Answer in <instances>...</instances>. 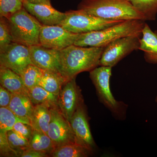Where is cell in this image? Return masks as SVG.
Segmentation results:
<instances>
[{
    "label": "cell",
    "mask_w": 157,
    "mask_h": 157,
    "mask_svg": "<svg viewBox=\"0 0 157 157\" xmlns=\"http://www.w3.org/2000/svg\"><path fill=\"white\" fill-rule=\"evenodd\" d=\"M105 47L73 45L60 51L61 73L68 81L82 72L94 70L99 66Z\"/></svg>",
    "instance_id": "obj_1"
},
{
    "label": "cell",
    "mask_w": 157,
    "mask_h": 157,
    "mask_svg": "<svg viewBox=\"0 0 157 157\" xmlns=\"http://www.w3.org/2000/svg\"><path fill=\"white\" fill-rule=\"evenodd\" d=\"M144 22L139 20L124 21L100 30L80 34L74 45L82 47H105L121 38L140 37Z\"/></svg>",
    "instance_id": "obj_2"
},
{
    "label": "cell",
    "mask_w": 157,
    "mask_h": 157,
    "mask_svg": "<svg viewBox=\"0 0 157 157\" xmlns=\"http://www.w3.org/2000/svg\"><path fill=\"white\" fill-rule=\"evenodd\" d=\"M77 8L104 19L146 21L128 0H82Z\"/></svg>",
    "instance_id": "obj_3"
},
{
    "label": "cell",
    "mask_w": 157,
    "mask_h": 157,
    "mask_svg": "<svg viewBox=\"0 0 157 157\" xmlns=\"http://www.w3.org/2000/svg\"><path fill=\"white\" fill-rule=\"evenodd\" d=\"M112 67L100 66L90 72V77L95 87L99 100L111 112L116 119L124 121L126 117L128 104L116 100L110 90Z\"/></svg>",
    "instance_id": "obj_4"
},
{
    "label": "cell",
    "mask_w": 157,
    "mask_h": 157,
    "mask_svg": "<svg viewBox=\"0 0 157 157\" xmlns=\"http://www.w3.org/2000/svg\"><path fill=\"white\" fill-rule=\"evenodd\" d=\"M7 19L13 42L28 47L40 45L39 36L42 25L24 7Z\"/></svg>",
    "instance_id": "obj_5"
},
{
    "label": "cell",
    "mask_w": 157,
    "mask_h": 157,
    "mask_svg": "<svg viewBox=\"0 0 157 157\" xmlns=\"http://www.w3.org/2000/svg\"><path fill=\"white\" fill-rule=\"evenodd\" d=\"M65 13L66 18L60 25L67 30L76 34L100 30L123 21L103 19L79 9L69 10Z\"/></svg>",
    "instance_id": "obj_6"
},
{
    "label": "cell",
    "mask_w": 157,
    "mask_h": 157,
    "mask_svg": "<svg viewBox=\"0 0 157 157\" xmlns=\"http://www.w3.org/2000/svg\"><path fill=\"white\" fill-rule=\"evenodd\" d=\"M140 37L128 36L118 39L104 48L99 66L113 67L135 50H139Z\"/></svg>",
    "instance_id": "obj_7"
},
{
    "label": "cell",
    "mask_w": 157,
    "mask_h": 157,
    "mask_svg": "<svg viewBox=\"0 0 157 157\" xmlns=\"http://www.w3.org/2000/svg\"><path fill=\"white\" fill-rule=\"evenodd\" d=\"M79 35L71 33L60 25H42L39 42L43 47L60 51L74 45Z\"/></svg>",
    "instance_id": "obj_8"
},
{
    "label": "cell",
    "mask_w": 157,
    "mask_h": 157,
    "mask_svg": "<svg viewBox=\"0 0 157 157\" xmlns=\"http://www.w3.org/2000/svg\"><path fill=\"white\" fill-rule=\"evenodd\" d=\"M31 64L29 47L22 44L12 42L0 52V66L9 68L20 75Z\"/></svg>",
    "instance_id": "obj_9"
},
{
    "label": "cell",
    "mask_w": 157,
    "mask_h": 157,
    "mask_svg": "<svg viewBox=\"0 0 157 157\" xmlns=\"http://www.w3.org/2000/svg\"><path fill=\"white\" fill-rule=\"evenodd\" d=\"M51 120L47 135L57 147L71 143H76L75 135L68 121L62 114L58 107L50 108Z\"/></svg>",
    "instance_id": "obj_10"
},
{
    "label": "cell",
    "mask_w": 157,
    "mask_h": 157,
    "mask_svg": "<svg viewBox=\"0 0 157 157\" xmlns=\"http://www.w3.org/2000/svg\"><path fill=\"white\" fill-rule=\"evenodd\" d=\"M83 101L81 90L76 83V77L68 80L62 87L59 95L58 106L65 118L70 119Z\"/></svg>",
    "instance_id": "obj_11"
},
{
    "label": "cell",
    "mask_w": 157,
    "mask_h": 157,
    "mask_svg": "<svg viewBox=\"0 0 157 157\" xmlns=\"http://www.w3.org/2000/svg\"><path fill=\"white\" fill-rule=\"evenodd\" d=\"M70 123L75 135L76 143L93 151L95 144L90 129L83 101L76 109L70 119Z\"/></svg>",
    "instance_id": "obj_12"
},
{
    "label": "cell",
    "mask_w": 157,
    "mask_h": 157,
    "mask_svg": "<svg viewBox=\"0 0 157 157\" xmlns=\"http://www.w3.org/2000/svg\"><path fill=\"white\" fill-rule=\"evenodd\" d=\"M32 64L41 70L60 73L59 51L35 45L29 47Z\"/></svg>",
    "instance_id": "obj_13"
},
{
    "label": "cell",
    "mask_w": 157,
    "mask_h": 157,
    "mask_svg": "<svg viewBox=\"0 0 157 157\" xmlns=\"http://www.w3.org/2000/svg\"><path fill=\"white\" fill-rule=\"evenodd\" d=\"M24 8L43 25H60L66 18V13L58 11L52 6L34 4L23 0Z\"/></svg>",
    "instance_id": "obj_14"
},
{
    "label": "cell",
    "mask_w": 157,
    "mask_h": 157,
    "mask_svg": "<svg viewBox=\"0 0 157 157\" xmlns=\"http://www.w3.org/2000/svg\"><path fill=\"white\" fill-rule=\"evenodd\" d=\"M141 36L139 39V50L144 52V56L147 63L157 64V30L153 31L145 23Z\"/></svg>",
    "instance_id": "obj_15"
},
{
    "label": "cell",
    "mask_w": 157,
    "mask_h": 157,
    "mask_svg": "<svg viewBox=\"0 0 157 157\" xmlns=\"http://www.w3.org/2000/svg\"><path fill=\"white\" fill-rule=\"evenodd\" d=\"M0 83L12 94H29V90L26 87L20 75L2 66H0Z\"/></svg>",
    "instance_id": "obj_16"
},
{
    "label": "cell",
    "mask_w": 157,
    "mask_h": 157,
    "mask_svg": "<svg viewBox=\"0 0 157 157\" xmlns=\"http://www.w3.org/2000/svg\"><path fill=\"white\" fill-rule=\"evenodd\" d=\"M34 107L35 105L32 103L29 94H12L9 107L19 117L30 121Z\"/></svg>",
    "instance_id": "obj_17"
},
{
    "label": "cell",
    "mask_w": 157,
    "mask_h": 157,
    "mask_svg": "<svg viewBox=\"0 0 157 157\" xmlns=\"http://www.w3.org/2000/svg\"><path fill=\"white\" fill-rule=\"evenodd\" d=\"M51 120V112L50 107L45 104L35 105L30 119L31 124L34 130L47 135Z\"/></svg>",
    "instance_id": "obj_18"
},
{
    "label": "cell",
    "mask_w": 157,
    "mask_h": 157,
    "mask_svg": "<svg viewBox=\"0 0 157 157\" xmlns=\"http://www.w3.org/2000/svg\"><path fill=\"white\" fill-rule=\"evenodd\" d=\"M67 81L60 73L43 70L38 85L52 94L59 95L62 87Z\"/></svg>",
    "instance_id": "obj_19"
},
{
    "label": "cell",
    "mask_w": 157,
    "mask_h": 157,
    "mask_svg": "<svg viewBox=\"0 0 157 157\" xmlns=\"http://www.w3.org/2000/svg\"><path fill=\"white\" fill-rule=\"evenodd\" d=\"M29 95L34 105L45 104L48 107H58L59 95L52 94L39 85L29 90Z\"/></svg>",
    "instance_id": "obj_20"
},
{
    "label": "cell",
    "mask_w": 157,
    "mask_h": 157,
    "mask_svg": "<svg viewBox=\"0 0 157 157\" xmlns=\"http://www.w3.org/2000/svg\"><path fill=\"white\" fill-rule=\"evenodd\" d=\"M92 151L76 143L67 144L57 147L51 154L53 157H86Z\"/></svg>",
    "instance_id": "obj_21"
},
{
    "label": "cell",
    "mask_w": 157,
    "mask_h": 157,
    "mask_svg": "<svg viewBox=\"0 0 157 157\" xmlns=\"http://www.w3.org/2000/svg\"><path fill=\"white\" fill-rule=\"evenodd\" d=\"M30 148L38 151L51 154L56 148L52 140L47 134L34 130L29 140Z\"/></svg>",
    "instance_id": "obj_22"
},
{
    "label": "cell",
    "mask_w": 157,
    "mask_h": 157,
    "mask_svg": "<svg viewBox=\"0 0 157 157\" xmlns=\"http://www.w3.org/2000/svg\"><path fill=\"white\" fill-rule=\"evenodd\" d=\"M145 17L146 21H155L157 15V0H128Z\"/></svg>",
    "instance_id": "obj_23"
},
{
    "label": "cell",
    "mask_w": 157,
    "mask_h": 157,
    "mask_svg": "<svg viewBox=\"0 0 157 157\" xmlns=\"http://www.w3.org/2000/svg\"><path fill=\"white\" fill-rule=\"evenodd\" d=\"M19 122L31 124L29 121L19 117L9 107H0V132L12 130L14 125Z\"/></svg>",
    "instance_id": "obj_24"
},
{
    "label": "cell",
    "mask_w": 157,
    "mask_h": 157,
    "mask_svg": "<svg viewBox=\"0 0 157 157\" xmlns=\"http://www.w3.org/2000/svg\"><path fill=\"white\" fill-rule=\"evenodd\" d=\"M43 70L33 64L29 65L20 75L28 89H31L39 85Z\"/></svg>",
    "instance_id": "obj_25"
},
{
    "label": "cell",
    "mask_w": 157,
    "mask_h": 157,
    "mask_svg": "<svg viewBox=\"0 0 157 157\" xmlns=\"http://www.w3.org/2000/svg\"><path fill=\"white\" fill-rule=\"evenodd\" d=\"M7 138L10 146L21 157L23 152L30 148L29 141L21 135L11 130L7 132Z\"/></svg>",
    "instance_id": "obj_26"
},
{
    "label": "cell",
    "mask_w": 157,
    "mask_h": 157,
    "mask_svg": "<svg viewBox=\"0 0 157 157\" xmlns=\"http://www.w3.org/2000/svg\"><path fill=\"white\" fill-rule=\"evenodd\" d=\"M23 8V0H0V17L8 18Z\"/></svg>",
    "instance_id": "obj_27"
},
{
    "label": "cell",
    "mask_w": 157,
    "mask_h": 157,
    "mask_svg": "<svg viewBox=\"0 0 157 157\" xmlns=\"http://www.w3.org/2000/svg\"><path fill=\"white\" fill-rule=\"evenodd\" d=\"M13 42L7 18L0 17V52L2 51Z\"/></svg>",
    "instance_id": "obj_28"
},
{
    "label": "cell",
    "mask_w": 157,
    "mask_h": 157,
    "mask_svg": "<svg viewBox=\"0 0 157 157\" xmlns=\"http://www.w3.org/2000/svg\"><path fill=\"white\" fill-rule=\"evenodd\" d=\"M0 156L19 157L17 152L9 144L7 132H0Z\"/></svg>",
    "instance_id": "obj_29"
},
{
    "label": "cell",
    "mask_w": 157,
    "mask_h": 157,
    "mask_svg": "<svg viewBox=\"0 0 157 157\" xmlns=\"http://www.w3.org/2000/svg\"><path fill=\"white\" fill-rule=\"evenodd\" d=\"M12 130L29 140L34 129L29 124L19 122L14 125Z\"/></svg>",
    "instance_id": "obj_30"
},
{
    "label": "cell",
    "mask_w": 157,
    "mask_h": 157,
    "mask_svg": "<svg viewBox=\"0 0 157 157\" xmlns=\"http://www.w3.org/2000/svg\"><path fill=\"white\" fill-rule=\"evenodd\" d=\"M12 93L1 85L0 86V107H9L11 102Z\"/></svg>",
    "instance_id": "obj_31"
},
{
    "label": "cell",
    "mask_w": 157,
    "mask_h": 157,
    "mask_svg": "<svg viewBox=\"0 0 157 157\" xmlns=\"http://www.w3.org/2000/svg\"><path fill=\"white\" fill-rule=\"evenodd\" d=\"M50 156L48 154L29 148L23 152L21 157H47Z\"/></svg>",
    "instance_id": "obj_32"
},
{
    "label": "cell",
    "mask_w": 157,
    "mask_h": 157,
    "mask_svg": "<svg viewBox=\"0 0 157 157\" xmlns=\"http://www.w3.org/2000/svg\"><path fill=\"white\" fill-rule=\"evenodd\" d=\"M27 2L34 4H41V5L52 6L50 0H25Z\"/></svg>",
    "instance_id": "obj_33"
},
{
    "label": "cell",
    "mask_w": 157,
    "mask_h": 157,
    "mask_svg": "<svg viewBox=\"0 0 157 157\" xmlns=\"http://www.w3.org/2000/svg\"><path fill=\"white\" fill-rule=\"evenodd\" d=\"M155 102L157 103V95L155 99Z\"/></svg>",
    "instance_id": "obj_34"
}]
</instances>
